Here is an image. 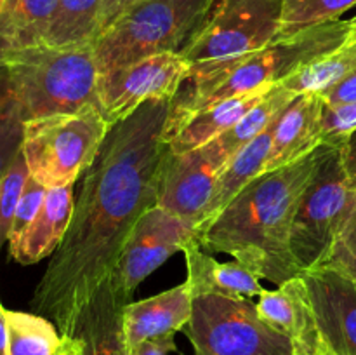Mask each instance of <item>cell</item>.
<instances>
[{"instance_id": "obj_1", "label": "cell", "mask_w": 356, "mask_h": 355, "mask_svg": "<svg viewBox=\"0 0 356 355\" xmlns=\"http://www.w3.org/2000/svg\"><path fill=\"white\" fill-rule=\"evenodd\" d=\"M170 104L146 101L110 127L82 174L65 239L31 298L35 313L79 340L87 355H120L127 348L122 329L106 319L108 287L136 223L159 200Z\"/></svg>"}, {"instance_id": "obj_2", "label": "cell", "mask_w": 356, "mask_h": 355, "mask_svg": "<svg viewBox=\"0 0 356 355\" xmlns=\"http://www.w3.org/2000/svg\"><path fill=\"white\" fill-rule=\"evenodd\" d=\"M320 146L250 181L211 223L195 232L197 242L211 254H229L277 285L301 275L291 253V230L318 166Z\"/></svg>"}, {"instance_id": "obj_3", "label": "cell", "mask_w": 356, "mask_h": 355, "mask_svg": "<svg viewBox=\"0 0 356 355\" xmlns=\"http://www.w3.org/2000/svg\"><path fill=\"white\" fill-rule=\"evenodd\" d=\"M348 33V19L327 21L296 33L278 35L264 47L229 61L190 70L172 100L169 118L184 117L209 104L282 84L309 61L341 47Z\"/></svg>"}, {"instance_id": "obj_4", "label": "cell", "mask_w": 356, "mask_h": 355, "mask_svg": "<svg viewBox=\"0 0 356 355\" xmlns=\"http://www.w3.org/2000/svg\"><path fill=\"white\" fill-rule=\"evenodd\" d=\"M99 73L94 44H38L0 58V87L23 122L97 104Z\"/></svg>"}, {"instance_id": "obj_5", "label": "cell", "mask_w": 356, "mask_h": 355, "mask_svg": "<svg viewBox=\"0 0 356 355\" xmlns=\"http://www.w3.org/2000/svg\"><path fill=\"white\" fill-rule=\"evenodd\" d=\"M218 0H139L94 40L99 72L149 56L183 54Z\"/></svg>"}, {"instance_id": "obj_6", "label": "cell", "mask_w": 356, "mask_h": 355, "mask_svg": "<svg viewBox=\"0 0 356 355\" xmlns=\"http://www.w3.org/2000/svg\"><path fill=\"white\" fill-rule=\"evenodd\" d=\"M108 131L97 104L24 122L21 150L30 176L47 190L75 184L94 162Z\"/></svg>"}, {"instance_id": "obj_7", "label": "cell", "mask_w": 356, "mask_h": 355, "mask_svg": "<svg viewBox=\"0 0 356 355\" xmlns=\"http://www.w3.org/2000/svg\"><path fill=\"white\" fill-rule=\"evenodd\" d=\"M355 197L344 167L343 145L322 143L318 166L299 202L291 230V253L299 274L327 263Z\"/></svg>"}, {"instance_id": "obj_8", "label": "cell", "mask_w": 356, "mask_h": 355, "mask_svg": "<svg viewBox=\"0 0 356 355\" xmlns=\"http://www.w3.org/2000/svg\"><path fill=\"white\" fill-rule=\"evenodd\" d=\"M183 331L195 355H294L289 338L271 327L249 298L193 296Z\"/></svg>"}, {"instance_id": "obj_9", "label": "cell", "mask_w": 356, "mask_h": 355, "mask_svg": "<svg viewBox=\"0 0 356 355\" xmlns=\"http://www.w3.org/2000/svg\"><path fill=\"white\" fill-rule=\"evenodd\" d=\"M282 6V0H218L181 56L197 70L257 51L280 35Z\"/></svg>"}, {"instance_id": "obj_10", "label": "cell", "mask_w": 356, "mask_h": 355, "mask_svg": "<svg viewBox=\"0 0 356 355\" xmlns=\"http://www.w3.org/2000/svg\"><path fill=\"white\" fill-rule=\"evenodd\" d=\"M193 239L195 230L190 225L159 205L139 218L118 256L108 287L106 319L111 326L122 329V312L132 303L136 289Z\"/></svg>"}, {"instance_id": "obj_11", "label": "cell", "mask_w": 356, "mask_h": 355, "mask_svg": "<svg viewBox=\"0 0 356 355\" xmlns=\"http://www.w3.org/2000/svg\"><path fill=\"white\" fill-rule=\"evenodd\" d=\"M190 73L186 59L176 52L149 56L99 73L97 106L110 127L153 100L172 101Z\"/></svg>"}, {"instance_id": "obj_12", "label": "cell", "mask_w": 356, "mask_h": 355, "mask_svg": "<svg viewBox=\"0 0 356 355\" xmlns=\"http://www.w3.org/2000/svg\"><path fill=\"white\" fill-rule=\"evenodd\" d=\"M221 166L209 145L184 153L169 150L160 176L156 205L197 230L216 191Z\"/></svg>"}, {"instance_id": "obj_13", "label": "cell", "mask_w": 356, "mask_h": 355, "mask_svg": "<svg viewBox=\"0 0 356 355\" xmlns=\"http://www.w3.org/2000/svg\"><path fill=\"white\" fill-rule=\"evenodd\" d=\"M327 347L356 355V281L329 267L302 274Z\"/></svg>"}, {"instance_id": "obj_14", "label": "cell", "mask_w": 356, "mask_h": 355, "mask_svg": "<svg viewBox=\"0 0 356 355\" xmlns=\"http://www.w3.org/2000/svg\"><path fill=\"white\" fill-rule=\"evenodd\" d=\"M256 308L271 327L289 338L294 355H334L323 340L302 275L284 282L277 291L263 289Z\"/></svg>"}, {"instance_id": "obj_15", "label": "cell", "mask_w": 356, "mask_h": 355, "mask_svg": "<svg viewBox=\"0 0 356 355\" xmlns=\"http://www.w3.org/2000/svg\"><path fill=\"white\" fill-rule=\"evenodd\" d=\"M273 87L275 86L261 87V89L209 104L184 117L169 118L165 127V141L169 150L172 153H184L214 141L218 136L235 125L250 108L256 106Z\"/></svg>"}, {"instance_id": "obj_16", "label": "cell", "mask_w": 356, "mask_h": 355, "mask_svg": "<svg viewBox=\"0 0 356 355\" xmlns=\"http://www.w3.org/2000/svg\"><path fill=\"white\" fill-rule=\"evenodd\" d=\"M191 306L193 294L186 281L152 298L129 303L122 312V334L129 350L152 338L183 331L191 319Z\"/></svg>"}, {"instance_id": "obj_17", "label": "cell", "mask_w": 356, "mask_h": 355, "mask_svg": "<svg viewBox=\"0 0 356 355\" xmlns=\"http://www.w3.org/2000/svg\"><path fill=\"white\" fill-rule=\"evenodd\" d=\"M322 96L315 93L299 94L278 117L271 139L266 171L289 166L322 145Z\"/></svg>"}, {"instance_id": "obj_18", "label": "cell", "mask_w": 356, "mask_h": 355, "mask_svg": "<svg viewBox=\"0 0 356 355\" xmlns=\"http://www.w3.org/2000/svg\"><path fill=\"white\" fill-rule=\"evenodd\" d=\"M75 195L73 184L47 190L45 200L31 225L9 242V253L19 265H35L52 256L72 221Z\"/></svg>"}, {"instance_id": "obj_19", "label": "cell", "mask_w": 356, "mask_h": 355, "mask_svg": "<svg viewBox=\"0 0 356 355\" xmlns=\"http://www.w3.org/2000/svg\"><path fill=\"white\" fill-rule=\"evenodd\" d=\"M186 260L191 294H225L236 298H254L263 292L256 271L238 261L219 263L204 249L197 239L188 242L183 249Z\"/></svg>"}, {"instance_id": "obj_20", "label": "cell", "mask_w": 356, "mask_h": 355, "mask_svg": "<svg viewBox=\"0 0 356 355\" xmlns=\"http://www.w3.org/2000/svg\"><path fill=\"white\" fill-rule=\"evenodd\" d=\"M278 120V118H277ZM277 120L261 132L256 139L243 146L228 164L221 169L218 176V183H216V191L212 195L211 204L207 205V211L204 214V221L198 228L211 223L247 184L257 176L266 171L268 157L271 152V139H273V131ZM197 228V230H198ZM195 230V232H197Z\"/></svg>"}, {"instance_id": "obj_21", "label": "cell", "mask_w": 356, "mask_h": 355, "mask_svg": "<svg viewBox=\"0 0 356 355\" xmlns=\"http://www.w3.org/2000/svg\"><path fill=\"white\" fill-rule=\"evenodd\" d=\"M294 97V93L285 89L282 84H278V86H275L273 89L256 104V106L250 108L235 125H232L228 131H225L221 136H218L214 141L207 143L212 155L216 157V160H218L219 166H221V169L243 148V146L249 145V143L252 141V139H256L261 132L266 131V129L280 117L282 111L292 103Z\"/></svg>"}, {"instance_id": "obj_22", "label": "cell", "mask_w": 356, "mask_h": 355, "mask_svg": "<svg viewBox=\"0 0 356 355\" xmlns=\"http://www.w3.org/2000/svg\"><path fill=\"white\" fill-rule=\"evenodd\" d=\"M58 0H7L0 14V58L16 49L44 44Z\"/></svg>"}, {"instance_id": "obj_23", "label": "cell", "mask_w": 356, "mask_h": 355, "mask_svg": "<svg viewBox=\"0 0 356 355\" xmlns=\"http://www.w3.org/2000/svg\"><path fill=\"white\" fill-rule=\"evenodd\" d=\"M6 355H63L66 338L38 313L6 310Z\"/></svg>"}, {"instance_id": "obj_24", "label": "cell", "mask_w": 356, "mask_h": 355, "mask_svg": "<svg viewBox=\"0 0 356 355\" xmlns=\"http://www.w3.org/2000/svg\"><path fill=\"white\" fill-rule=\"evenodd\" d=\"M356 70V40L346 38L341 47L313 59L282 82L285 89L299 94L315 93L322 96L325 90L336 86L348 73Z\"/></svg>"}, {"instance_id": "obj_25", "label": "cell", "mask_w": 356, "mask_h": 355, "mask_svg": "<svg viewBox=\"0 0 356 355\" xmlns=\"http://www.w3.org/2000/svg\"><path fill=\"white\" fill-rule=\"evenodd\" d=\"M104 0H58L44 44H94Z\"/></svg>"}, {"instance_id": "obj_26", "label": "cell", "mask_w": 356, "mask_h": 355, "mask_svg": "<svg viewBox=\"0 0 356 355\" xmlns=\"http://www.w3.org/2000/svg\"><path fill=\"white\" fill-rule=\"evenodd\" d=\"M280 35L296 33L313 24L336 21L356 6V0H282Z\"/></svg>"}, {"instance_id": "obj_27", "label": "cell", "mask_w": 356, "mask_h": 355, "mask_svg": "<svg viewBox=\"0 0 356 355\" xmlns=\"http://www.w3.org/2000/svg\"><path fill=\"white\" fill-rule=\"evenodd\" d=\"M28 176H30V171H28L26 159L23 155V150H19L0 181V251L3 244L9 242L14 212L19 204Z\"/></svg>"}, {"instance_id": "obj_28", "label": "cell", "mask_w": 356, "mask_h": 355, "mask_svg": "<svg viewBox=\"0 0 356 355\" xmlns=\"http://www.w3.org/2000/svg\"><path fill=\"white\" fill-rule=\"evenodd\" d=\"M323 267H329L339 274L356 281V197L348 211Z\"/></svg>"}, {"instance_id": "obj_29", "label": "cell", "mask_w": 356, "mask_h": 355, "mask_svg": "<svg viewBox=\"0 0 356 355\" xmlns=\"http://www.w3.org/2000/svg\"><path fill=\"white\" fill-rule=\"evenodd\" d=\"M2 89V87H0ZM3 104L0 113V181L13 164L14 157L23 145V127L24 122L21 120L19 111L16 104L10 100L9 94L2 90Z\"/></svg>"}, {"instance_id": "obj_30", "label": "cell", "mask_w": 356, "mask_h": 355, "mask_svg": "<svg viewBox=\"0 0 356 355\" xmlns=\"http://www.w3.org/2000/svg\"><path fill=\"white\" fill-rule=\"evenodd\" d=\"M356 131V101L323 108L322 117V143L343 145Z\"/></svg>"}, {"instance_id": "obj_31", "label": "cell", "mask_w": 356, "mask_h": 355, "mask_svg": "<svg viewBox=\"0 0 356 355\" xmlns=\"http://www.w3.org/2000/svg\"><path fill=\"white\" fill-rule=\"evenodd\" d=\"M45 195H47V188L38 183L37 180H33L31 176H28L24 190L21 194L19 204H17L16 212H14L9 242L10 240H16L31 225V221L37 218L38 211H40L42 204L45 200Z\"/></svg>"}, {"instance_id": "obj_32", "label": "cell", "mask_w": 356, "mask_h": 355, "mask_svg": "<svg viewBox=\"0 0 356 355\" xmlns=\"http://www.w3.org/2000/svg\"><path fill=\"white\" fill-rule=\"evenodd\" d=\"M322 100L327 106H339V104L355 103L356 101V70L348 73L341 82L330 87L322 94Z\"/></svg>"}, {"instance_id": "obj_33", "label": "cell", "mask_w": 356, "mask_h": 355, "mask_svg": "<svg viewBox=\"0 0 356 355\" xmlns=\"http://www.w3.org/2000/svg\"><path fill=\"white\" fill-rule=\"evenodd\" d=\"M174 336L176 334H167V336H159L143 341L138 347L131 348L129 355H170L172 352L177 350Z\"/></svg>"}, {"instance_id": "obj_34", "label": "cell", "mask_w": 356, "mask_h": 355, "mask_svg": "<svg viewBox=\"0 0 356 355\" xmlns=\"http://www.w3.org/2000/svg\"><path fill=\"white\" fill-rule=\"evenodd\" d=\"M136 2H139V0H104L103 10H101L99 16V24H97V37L103 31H106Z\"/></svg>"}, {"instance_id": "obj_35", "label": "cell", "mask_w": 356, "mask_h": 355, "mask_svg": "<svg viewBox=\"0 0 356 355\" xmlns=\"http://www.w3.org/2000/svg\"><path fill=\"white\" fill-rule=\"evenodd\" d=\"M343 157L348 180H350L351 188L356 191V131L343 143Z\"/></svg>"}, {"instance_id": "obj_36", "label": "cell", "mask_w": 356, "mask_h": 355, "mask_svg": "<svg viewBox=\"0 0 356 355\" xmlns=\"http://www.w3.org/2000/svg\"><path fill=\"white\" fill-rule=\"evenodd\" d=\"M66 338V336H65ZM63 355H87L83 350L82 343L79 340H73V338H66V348Z\"/></svg>"}, {"instance_id": "obj_37", "label": "cell", "mask_w": 356, "mask_h": 355, "mask_svg": "<svg viewBox=\"0 0 356 355\" xmlns=\"http://www.w3.org/2000/svg\"><path fill=\"white\" fill-rule=\"evenodd\" d=\"M6 308H3L2 303H0V355H6Z\"/></svg>"}, {"instance_id": "obj_38", "label": "cell", "mask_w": 356, "mask_h": 355, "mask_svg": "<svg viewBox=\"0 0 356 355\" xmlns=\"http://www.w3.org/2000/svg\"><path fill=\"white\" fill-rule=\"evenodd\" d=\"M2 104H3V96H2V89H0V113H2Z\"/></svg>"}, {"instance_id": "obj_39", "label": "cell", "mask_w": 356, "mask_h": 355, "mask_svg": "<svg viewBox=\"0 0 356 355\" xmlns=\"http://www.w3.org/2000/svg\"><path fill=\"white\" fill-rule=\"evenodd\" d=\"M6 2H7V0H0V14H2L3 6H6Z\"/></svg>"}]
</instances>
